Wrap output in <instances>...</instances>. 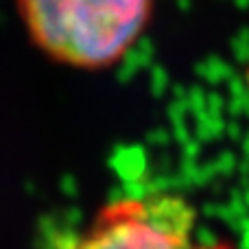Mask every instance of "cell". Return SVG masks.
Masks as SVG:
<instances>
[{
	"instance_id": "7a4b0ae2",
	"label": "cell",
	"mask_w": 249,
	"mask_h": 249,
	"mask_svg": "<svg viewBox=\"0 0 249 249\" xmlns=\"http://www.w3.org/2000/svg\"><path fill=\"white\" fill-rule=\"evenodd\" d=\"M197 210L168 190L121 197L103 206L92 223L59 249H230L197 236Z\"/></svg>"
},
{
	"instance_id": "6da1fadb",
	"label": "cell",
	"mask_w": 249,
	"mask_h": 249,
	"mask_svg": "<svg viewBox=\"0 0 249 249\" xmlns=\"http://www.w3.org/2000/svg\"><path fill=\"white\" fill-rule=\"evenodd\" d=\"M33 46L77 70H107L151 26L155 0H18Z\"/></svg>"
}]
</instances>
